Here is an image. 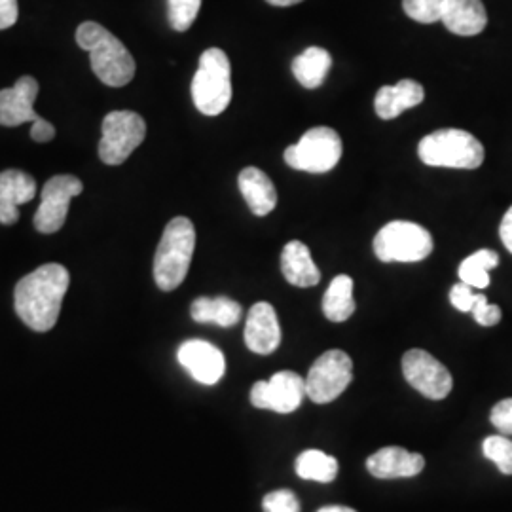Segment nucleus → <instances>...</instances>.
I'll return each mask as SVG.
<instances>
[{
    "label": "nucleus",
    "mask_w": 512,
    "mask_h": 512,
    "mask_svg": "<svg viewBox=\"0 0 512 512\" xmlns=\"http://www.w3.org/2000/svg\"><path fill=\"white\" fill-rule=\"evenodd\" d=\"M69 283V270L61 264H44L25 275L14 291L19 319L35 332L54 329Z\"/></svg>",
    "instance_id": "f257e3e1"
},
{
    "label": "nucleus",
    "mask_w": 512,
    "mask_h": 512,
    "mask_svg": "<svg viewBox=\"0 0 512 512\" xmlns=\"http://www.w3.org/2000/svg\"><path fill=\"white\" fill-rule=\"evenodd\" d=\"M76 42L90 54L95 76L110 88L128 86L135 76V59L128 48L103 25L84 21L76 29Z\"/></svg>",
    "instance_id": "f03ea898"
},
{
    "label": "nucleus",
    "mask_w": 512,
    "mask_h": 512,
    "mask_svg": "<svg viewBox=\"0 0 512 512\" xmlns=\"http://www.w3.org/2000/svg\"><path fill=\"white\" fill-rule=\"evenodd\" d=\"M196 249V228L192 220L175 217L165 226L154 256V281L162 291H175L190 270Z\"/></svg>",
    "instance_id": "7ed1b4c3"
},
{
    "label": "nucleus",
    "mask_w": 512,
    "mask_h": 512,
    "mask_svg": "<svg viewBox=\"0 0 512 512\" xmlns=\"http://www.w3.org/2000/svg\"><path fill=\"white\" fill-rule=\"evenodd\" d=\"M192 99L205 116H219L232 101V67L220 48H209L200 57L192 80Z\"/></svg>",
    "instance_id": "20e7f679"
},
{
    "label": "nucleus",
    "mask_w": 512,
    "mask_h": 512,
    "mask_svg": "<svg viewBox=\"0 0 512 512\" xmlns=\"http://www.w3.org/2000/svg\"><path fill=\"white\" fill-rule=\"evenodd\" d=\"M418 156L423 164L433 167L476 169L484 162V147L463 129H437L421 139Z\"/></svg>",
    "instance_id": "39448f33"
},
{
    "label": "nucleus",
    "mask_w": 512,
    "mask_h": 512,
    "mask_svg": "<svg viewBox=\"0 0 512 512\" xmlns=\"http://www.w3.org/2000/svg\"><path fill=\"white\" fill-rule=\"evenodd\" d=\"M374 253L382 262H420L433 253V238L416 222L393 220L376 234Z\"/></svg>",
    "instance_id": "423d86ee"
},
{
    "label": "nucleus",
    "mask_w": 512,
    "mask_h": 512,
    "mask_svg": "<svg viewBox=\"0 0 512 512\" xmlns=\"http://www.w3.org/2000/svg\"><path fill=\"white\" fill-rule=\"evenodd\" d=\"M147 137V124L143 116L133 110L109 112L101 126L99 158L107 165H122L141 147Z\"/></svg>",
    "instance_id": "0eeeda50"
},
{
    "label": "nucleus",
    "mask_w": 512,
    "mask_h": 512,
    "mask_svg": "<svg viewBox=\"0 0 512 512\" xmlns=\"http://www.w3.org/2000/svg\"><path fill=\"white\" fill-rule=\"evenodd\" d=\"M342 158V139L334 129L311 128L285 150V162L296 171L327 173Z\"/></svg>",
    "instance_id": "6e6552de"
},
{
    "label": "nucleus",
    "mask_w": 512,
    "mask_h": 512,
    "mask_svg": "<svg viewBox=\"0 0 512 512\" xmlns=\"http://www.w3.org/2000/svg\"><path fill=\"white\" fill-rule=\"evenodd\" d=\"M351 380V357L340 349H330L311 365L306 378V395L311 403L329 404L348 389Z\"/></svg>",
    "instance_id": "1a4fd4ad"
},
{
    "label": "nucleus",
    "mask_w": 512,
    "mask_h": 512,
    "mask_svg": "<svg viewBox=\"0 0 512 512\" xmlns=\"http://www.w3.org/2000/svg\"><path fill=\"white\" fill-rule=\"evenodd\" d=\"M84 192V184L74 175H55L42 188V200L35 213V228L40 234H55L63 228L69 203Z\"/></svg>",
    "instance_id": "9d476101"
},
{
    "label": "nucleus",
    "mask_w": 512,
    "mask_h": 512,
    "mask_svg": "<svg viewBox=\"0 0 512 512\" xmlns=\"http://www.w3.org/2000/svg\"><path fill=\"white\" fill-rule=\"evenodd\" d=\"M403 374L408 384L431 401L446 399L454 385L448 368L423 349H410L404 353Z\"/></svg>",
    "instance_id": "9b49d317"
},
{
    "label": "nucleus",
    "mask_w": 512,
    "mask_h": 512,
    "mask_svg": "<svg viewBox=\"0 0 512 512\" xmlns=\"http://www.w3.org/2000/svg\"><path fill=\"white\" fill-rule=\"evenodd\" d=\"M306 397V380L283 370L274 374L268 382H256L251 389V404L260 410H272L277 414H291L300 408Z\"/></svg>",
    "instance_id": "f8f14e48"
},
{
    "label": "nucleus",
    "mask_w": 512,
    "mask_h": 512,
    "mask_svg": "<svg viewBox=\"0 0 512 512\" xmlns=\"http://www.w3.org/2000/svg\"><path fill=\"white\" fill-rule=\"evenodd\" d=\"M179 363L203 385L219 384L226 372V359L217 346L205 340H188L179 348Z\"/></svg>",
    "instance_id": "ddd939ff"
},
{
    "label": "nucleus",
    "mask_w": 512,
    "mask_h": 512,
    "mask_svg": "<svg viewBox=\"0 0 512 512\" xmlns=\"http://www.w3.org/2000/svg\"><path fill=\"white\" fill-rule=\"evenodd\" d=\"M37 95L38 82L33 76H21L12 88L0 90V126L16 128L38 120L40 116L33 109Z\"/></svg>",
    "instance_id": "4468645a"
},
{
    "label": "nucleus",
    "mask_w": 512,
    "mask_h": 512,
    "mask_svg": "<svg viewBox=\"0 0 512 512\" xmlns=\"http://www.w3.org/2000/svg\"><path fill=\"white\" fill-rule=\"evenodd\" d=\"M245 346L256 355H270L281 344V327L274 306L258 302L247 315L245 323Z\"/></svg>",
    "instance_id": "2eb2a0df"
},
{
    "label": "nucleus",
    "mask_w": 512,
    "mask_h": 512,
    "mask_svg": "<svg viewBox=\"0 0 512 512\" xmlns=\"http://www.w3.org/2000/svg\"><path fill=\"white\" fill-rule=\"evenodd\" d=\"M37 196V183L31 175L19 169L0 173V224L12 226L19 219V205Z\"/></svg>",
    "instance_id": "dca6fc26"
},
{
    "label": "nucleus",
    "mask_w": 512,
    "mask_h": 512,
    "mask_svg": "<svg viewBox=\"0 0 512 512\" xmlns=\"http://www.w3.org/2000/svg\"><path fill=\"white\" fill-rule=\"evenodd\" d=\"M423 467H425L423 456L408 452L404 448H397V446L382 448L366 459L368 473L376 478H382V480L412 478V476L420 475Z\"/></svg>",
    "instance_id": "f3484780"
},
{
    "label": "nucleus",
    "mask_w": 512,
    "mask_h": 512,
    "mask_svg": "<svg viewBox=\"0 0 512 512\" xmlns=\"http://www.w3.org/2000/svg\"><path fill=\"white\" fill-rule=\"evenodd\" d=\"M442 23L458 37H475L486 29L488 14L482 0H448Z\"/></svg>",
    "instance_id": "a211bd4d"
},
{
    "label": "nucleus",
    "mask_w": 512,
    "mask_h": 512,
    "mask_svg": "<svg viewBox=\"0 0 512 512\" xmlns=\"http://www.w3.org/2000/svg\"><path fill=\"white\" fill-rule=\"evenodd\" d=\"M239 190L251 213L256 217L270 215L277 205V190L272 179L258 167H245L239 173Z\"/></svg>",
    "instance_id": "6ab92c4d"
},
{
    "label": "nucleus",
    "mask_w": 512,
    "mask_h": 512,
    "mask_svg": "<svg viewBox=\"0 0 512 512\" xmlns=\"http://www.w3.org/2000/svg\"><path fill=\"white\" fill-rule=\"evenodd\" d=\"M425 99V90L416 80H401L395 86H384L376 93L374 109L382 120H393L404 110L418 107Z\"/></svg>",
    "instance_id": "aec40b11"
},
{
    "label": "nucleus",
    "mask_w": 512,
    "mask_h": 512,
    "mask_svg": "<svg viewBox=\"0 0 512 512\" xmlns=\"http://www.w3.org/2000/svg\"><path fill=\"white\" fill-rule=\"evenodd\" d=\"M281 272L294 287H315L321 281V272L311 258L308 245L302 241H291L281 253Z\"/></svg>",
    "instance_id": "412c9836"
},
{
    "label": "nucleus",
    "mask_w": 512,
    "mask_h": 512,
    "mask_svg": "<svg viewBox=\"0 0 512 512\" xmlns=\"http://www.w3.org/2000/svg\"><path fill=\"white\" fill-rule=\"evenodd\" d=\"M190 315L196 323H213L219 327L238 325L243 310L236 300L219 296V298H198L192 302Z\"/></svg>",
    "instance_id": "4be33fe9"
},
{
    "label": "nucleus",
    "mask_w": 512,
    "mask_h": 512,
    "mask_svg": "<svg viewBox=\"0 0 512 512\" xmlns=\"http://www.w3.org/2000/svg\"><path fill=\"white\" fill-rule=\"evenodd\" d=\"M332 67V57L325 48L311 46L304 50L298 57H294V78L308 90L319 88Z\"/></svg>",
    "instance_id": "5701e85b"
},
{
    "label": "nucleus",
    "mask_w": 512,
    "mask_h": 512,
    "mask_svg": "<svg viewBox=\"0 0 512 512\" xmlns=\"http://www.w3.org/2000/svg\"><path fill=\"white\" fill-rule=\"evenodd\" d=\"M323 313L332 323H344L355 313L353 279L349 275H338L323 298Z\"/></svg>",
    "instance_id": "b1692460"
},
{
    "label": "nucleus",
    "mask_w": 512,
    "mask_h": 512,
    "mask_svg": "<svg viewBox=\"0 0 512 512\" xmlns=\"http://www.w3.org/2000/svg\"><path fill=\"white\" fill-rule=\"evenodd\" d=\"M296 475L329 484L338 476V461L321 450H306L296 458Z\"/></svg>",
    "instance_id": "393cba45"
},
{
    "label": "nucleus",
    "mask_w": 512,
    "mask_h": 512,
    "mask_svg": "<svg viewBox=\"0 0 512 512\" xmlns=\"http://www.w3.org/2000/svg\"><path fill=\"white\" fill-rule=\"evenodd\" d=\"M499 255L490 249L476 251L475 255L467 256L459 266V279L473 289H486L490 285V270L497 268Z\"/></svg>",
    "instance_id": "a878e982"
},
{
    "label": "nucleus",
    "mask_w": 512,
    "mask_h": 512,
    "mask_svg": "<svg viewBox=\"0 0 512 512\" xmlns=\"http://www.w3.org/2000/svg\"><path fill=\"white\" fill-rule=\"evenodd\" d=\"M202 8V0H167V18L169 25L184 33L192 27Z\"/></svg>",
    "instance_id": "bb28decb"
},
{
    "label": "nucleus",
    "mask_w": 512,
    "mask_h": 512,
    "mask_svg": "<svg viewBox=\"0 0 512 512\" xmlns=\"http://www.w3.org/2000/svg\"><path fill=\"white\" fill-rule=\"evenodd\" d=\"M446 2L448 0H403V8L408 18L431 25L442 21Z\"/></svg>",
    "instance_id": "cd10ccee"
},
{
    "label": "nucleus",
    "mask_w": 512,
    "mask_h": 512,
    "mask_svg": "<svg viewBox=\"0 0 512 512\" xmlns=\"http://www.w3.org/2000/svg\"><path fill=\"white\" fill-rule=\"evenodd\" d=\"M484 456L494 461L497 469L503 475H512V440L503 437V435H495L488 437L482 444Z\"/></svg>",
    "instance_id": "c85d7f7f"
},
{
    "label": "nucleus",
    "mask_w": 512,
    "mask_h": 512,
    "mask_svg": "<svg viewBox=\"0 0 512 512\" xmlns=\"http://www.w3.org/2000/svg\"><path fill=\"white\" fill-rule=\"evenodd\" d=\"M264 512H300V503L291 490H275L262 501Z\"/></svg>",
    "instance_id": "c756f323"
},
{
    "label": "nucleus",
    "mask_w": 512,
    "mask_h": 512,
    "mask_svg": "<svg viewBox=\"0 0 512 512\" xmlns=\"http://www.w3.org/2000/svg\"><path fill=\"white\" fill-rule=\"evenodd\" d=\"M473 317L476 323L482 327H494L501 321V310L499 306L490 304L484 294H476L475 304H473Z\"/></svg>",
    "instance_id": "7c9ffc66"
},
{
    "label": "nucleus",
    "mask_w": 512,
    "mask_h": 512,
    "mask_svg": "<svg viewBox=\"0 0 512 512\" xmlns=\"http://www.w3.org/2000/svg\"><path fill=\"white\" fill-rule=\"evenodd\" d=\"M490 420L501 435H512V399L495 404Z\"/></svg>",
    "instance_id": "2f4dec72"
},
{
    "label": "nucleus",
    "mask_w": 512,
    "mask_h": 512,
    "mask_svg": "<svg viewBox=\"0 0 512 512\" xmlns=\"http://www.w3.org/2000/svg\"><path fill=\"white\" fill-rule=\"evenodd\" d=\"M476 294L473 291V287L471 285H467V283H458V285H454L452 287V291H450V302H452V306L456 308V310L463 311V313H471L473 310V304H475Z\"/></svg>",
    "instance_id": "473e14b6"
},
{
    "label": "nucleus",
    "mask_w": 512,
    "mask_h": 512,
    "mask_svg": "<svg viewBox=\"0 0 512 512\" xmlns=\"http://www.w3.org/2000/svg\"><path fill=\"white\" fill-rule=\"evenodd\" d=\"M55 137V128L44 118H38L31 126V139L35 143H48Z\"/></svg>",
    "instance_id": "72a5a7b5"
},
{
    "label": "nucleus",
    "mask_w": 512,
    "mask_h": 512,
    "mask_svg": "<svg viewBox=\"0 0 512 512\" xmlns=\"http://www.w3.org/2000/svg\"><path fill=\"white\" fill-rule=\"evenodd\" d=\"M18 21V0H0V31Z\"/></svg>",
    "instance_id": "f704fd0d"
},
{
    "label": "nucleus",
    "mask_w": 512,
    "mask_h": 512,
    "mask_svg": "<svg viewBox=\"0 0 512 512\" xmlns=\"http://www.w3.org/2000/svg\"><path fill=\"white\" fill-rule=\"evenodd\" d=\"M499 236L503 245L507 247V251L512 255V205L511 209L505 213V217L501 220V226H499Z\"/></svg>",
    "instance_id": "c9c22d12"
},
{
    "label": "nucleus",
    "mask_w": 512,
    "mask_h": 512,
    "mask_svg": "<svg viewBox=\"0 0 512 512\" xmlns=\"http://www.w3.org/2000/svg\"><path fill=\"white\" fill-rule=\"evenodd\" d=\"M268 4L272 6H279V8H285V6H294V4H300L304 0H266Z\"/></svg>",
    "instance_id": "e433bc0d"
},
{
    "label": "nucleus",
    "mask_w": 512,
    "mask_h": 512,
    "mask_svg": "<svg viewBox=\"0 0 512 512\" xmlns=\"http://www.w3.org/2000/svg\"><path fill=\"white\" fill-rule=\"evenodd\" d=\"M317 512H357L353 511V509H349V507H342V505H329V507H323V509H319Z\"/></svg>",
    "instance_id": "4c0bfd02"
}]
</instances>
